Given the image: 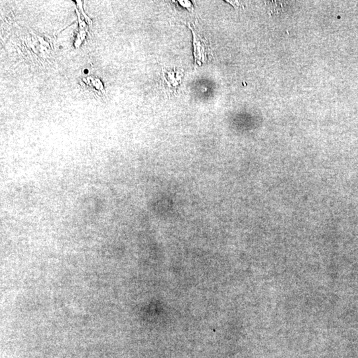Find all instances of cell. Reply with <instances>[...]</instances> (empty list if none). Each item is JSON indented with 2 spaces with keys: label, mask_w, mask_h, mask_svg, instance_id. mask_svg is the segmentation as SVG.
Instances as JSON below:
<instances>
[{
  "label": "cell",
  "mask_w": 358,
  "mask_h": 358,
  "mask_svg": "<svg viewBox=\"0 0 358 358\" xmlns=\"http://www.w3.org/2000/svg\"><path fill=\"white\" fill-rule=\"evenodd\" d=\"M179 3L180 5H181L183 7H185V8H187L188 10L189 11H193V5L192 4V3L191 2V1H179Z\"/></svg>",
  "instance_id": "cell-4"
},
{
  "label": "cell",
  "mask_w": 358,
  "mask_h": 358,
  "mask_svg": "<svg viewBox=\"0 0 358 358\" xmlns=\"http://www.w3.org/2000/svg\"><path fill=\"white\" fill-rule=\"evenodd\" d=\"M76 13L77 15H78V21L80 30H85V28H86V25L85 24L84 21H82V19H81L80 13H79V11L77 8Z\"/></svg>",
  "instance_id": "cell-5"
},
{
  "label": "cell",
  "mask_w": 358,
  "mask_h": 358,
  "mask_svg": "<svg viewBox=\"0 0 358 358\" xmlns=\"http://www.w3.org/2000/svg\"><path fill=\"white\" fill-rule=\"evenodd\" d=\"M76 3L77 6H78L79 9H80L81 13H82L83 16H84V19H86V22L88 23V24L91 26V25L92 24V21L91 20L90 17H89L88 15L84 13V9H83V1H79V0H78V1H76Z\"/></svg>",
  "instance_id": "cell-3"
},
{
  "label": "cell",
  "mask_w": 358,
  "mask_h": 358,
  "mask_svg": "<svg viewBox=\"0 0 358 358\" xmlns=\"http://www.w3.org/2000/svg\"><path fill=\"white\" fill-rule=\"evenodd\" d=\"M88 84L94 87L96 90L100 91L103 94H105V90L104 88L103 83L99 79L95 78V77H90L86 79Z\"/></svg>",
  "instance_id": "cell-2"
},
{
  "label": "cell",
  "mask_w": 358,
  "mask_h": 358,
  "mask_svg": "<svg viewBox=\"0 0 358 358\" xmlns=\"http://www.w3.org/2000/svg\"><path fill=\"white\" fill-rule=\"evenodd\" d=\"M193 34V46H194V57L195 63L201 65L206 61L209 48L206 40L195 30L194 28L189 25Z\"/></svg>",
  "instance_id": "cell-1"
}]
</instances>
